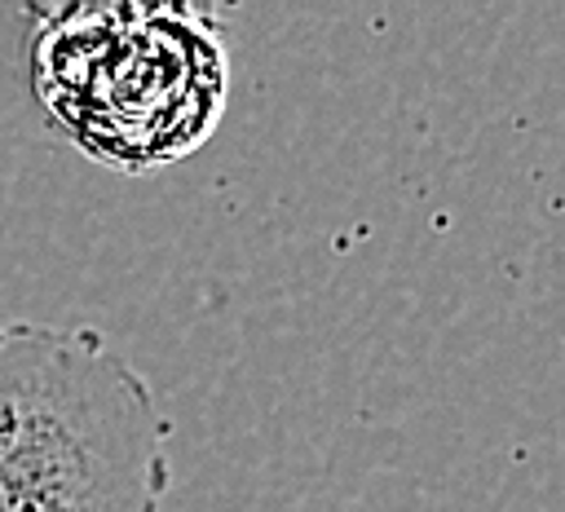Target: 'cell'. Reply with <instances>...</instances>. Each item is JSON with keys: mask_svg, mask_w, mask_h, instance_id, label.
<instances>
[{"mask_svg": "<svg viewBox=\"0 0 565 512\" xmlns=\"http://www.w3.org/2000/svg\"><path fill=\"white\" fill-rule=\"evenodd\" d=\"M230 57L212 13L185 4H66L31 31V93L97 163L150 172L221 124Z\"/></svg>", "mask_w": 565, "mask_h": 512, "instance_id": "2", "label": "cell"}, {"mask_svg": "<svg viewBox=\"0 0 565 512\" xmlns=\"http://www.w3.org/2000/svg\"><path fill=\"white\" fill-rule=\"evenodd\" d=\"M172 424L97 331L0 327V512H159Z\"/></svg>", "mask_w": 565, "mask_h": 512, "instance_id": "1", "label": "cell"}]
</instances>
